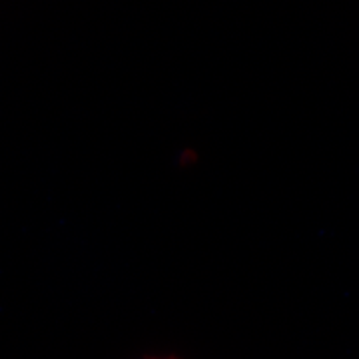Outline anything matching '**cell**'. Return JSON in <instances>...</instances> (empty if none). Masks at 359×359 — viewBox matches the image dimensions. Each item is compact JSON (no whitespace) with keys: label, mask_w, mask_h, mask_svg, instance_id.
I'll use <instances>...</instances> for the list:
<instances>
[{"label":"cell","mask_w":359,"mask_h":359,"mask_svg":"<svg viewBox=\"0 0 359 359\" xmlns=\"http://www.w3.org/2000/svg\"><path fill=\"white\" fill-rule=\"evenodd\" d=\"M144 359H178V358H174V355H148V358H144Z\"/></svg>","instance_id":"1"}]
</instances>
